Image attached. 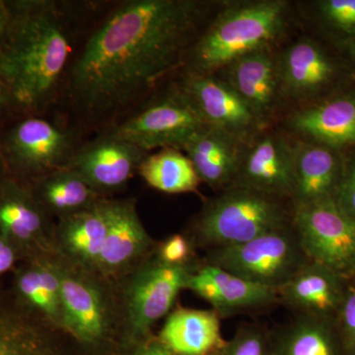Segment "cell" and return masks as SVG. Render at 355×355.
Returning a JSON list of instances; mask_svg holds the SVG:
<instances>
[{
    "label": "cell",
    "instance_id": "obj_1",
    "mask_svg": "<svg viewBox=\"0 0 355 355\" xmlns=\"http://www.w3.org/2000/svg\"><path fill=\"white\" fill-rule=\"evenodd\" d=\"M210 4L200 0H125L105 14L77 49L60 98L78 130H106L181 70Z\"/></svg>",
    "mask_w": 355,
    "mask_h": 355
},
{
    "label": "cell",
    "instance_id": "obj_2",
    "mask_svg": "<svg viewBox=\"0 0 355 355\" xmlns=\"http://www.w3.org/2000/svg\"><path fill=\"white\" fill-rule=\"evenodd\" d=\"M10 6L12 22L0 46V74L14 108L42 116L60 99L89 6L58 0H15Z\"/></svg>",
    "mask_w": 355,
    "mask_h": 355
},
{
    "label": "cell",
    "instance_id": "obj_3",
    "mask_svg": "<svg viewBox=\"0 0 355 355\" xmlns=\"http://www.w3.org/2000/svg\"><path fill=\"white\" fill-rule=\"evenodd\" d=\"M288 6L284 0L227 4L198 35L181 71L216 74L238 58L272 49L286 31Z\"/></svg>",
    "mask_w": 355,
    "mask_h": 355
},
{
    "label": "cell",
    "instance_id": "obj_4",
    "mask_svg": "<svg viewBox=\"0 0 355 355\" xmlns=\"http://www.w3.org/2000/svg\"><path fill=\"white\" fill-rule=\"evenodd\" d=\"M64 330L86 355H120L121 318L114 282L58 256Z\"/></svg>",
    "mask_w": 355,
    "mask_h": 355
},
{
    "label": "cell",
    "instance_id": "obj_5",
    "mask_svg": "<svg viewBox=\"0 0 355 355\" xmlns=\"http://www.w3.org/2000/svg\"><path fill=\"white\" fill-rule=\"evenodd\" d=\"M282 198L232 186L205 200L187 235L196 247L207 250L236 246L292 224V212Z\"/></svg>",
    "mask_w": 355,
    "mask_h": 355
},
{
    "label": "cell",
    "instance_id": "obj_6",
    "mask_svg": "<svg viewBox=\"0 0 355 355\" xmlns=\"http://www.w3.org/2000/svg\"><path fill=\"white\" fill-rule=\"evenodd\" d=\"M198 263L200 261L191 266L167 265L153 253L114 282L121 318V352L153 336L154 326L171 312Z\"/></svg>",
    "mask_w": 355,
    "mask_h": 355
},
{
    "label": "cell",
    "instance_id": "obj_7",
    "mask_svg": "<svg viewBox=\"0 0 355 355\" xmlns=\"http://www.w3.org/2000/svg\"><path fill=\"white\" fill-rule=\"evenodd\" d=\"M80 132L42 116L17 121L0 139L9 174L28 184L67 167L81 146Z\"/></svg>",
    "mask_w": 355,
    "mask_h": 355
},
{
    "label": "cell",
    "instance_id": "obj_8",
    "mask_svg": "<svg viewBox=\"0 0 355 355\" xmlns=\"http://www.w3.org/2000/svg\"><path fill=\"white\" fill-rule=\"evenodd\" d=\"M203 261L254 284L279 289L311 261L291 224L244 244L209 250Z\"/></svg>",
    "mask_w": 355,
    "mask_h": 355
},
{
    "label": "cell",
    "instance_id": "obj_9",
    "mask_svg": "<svg viewBox=\"0 0 355 355\" xmlns=\"http://www.w3.org/2000/svg\"><path fill=\"white\" fill-rule=\"evenodd\" d=\"M207 125L172 84L163 94L146 100L139 108L102 132L149 153L156 148L181 150L196 132Z\"/></svg>",
    "mask_w": 355,
    "mask_h": 355
},
{
    "label": "cell",
    "instance_id": "obj_10",
    "mask_svg": "<svg viewBox=\"0 0 355 355\" xmlns=\"http://www.w3.org/2000/svg\"><path fill=\"white\" fill-rule=\"evenodd\" d=\"M292 225L310 261L336 272L355 266V220L334 198L293 207Z\"/></svg>",
    "mask_w": 355,
    "mask_h": 355
},
{
    "label": "cell",
    "instance_id": "obj_11",
    "mask_svg": "<svg viewBox=\"0 0 355 355\" xmlns=\"http://www.w3.org/2000/svg\"><path fill=\"white\" fill-rule=\"evenodd\" d=\"M55 219L43 209L29 184L9 175L0 182V235L19 252L22 261L55 256Z\"/></svg>",
    "mask_w": 355,
    "mask_h": 355
},
{
    "label": "cell",
    "instance_id": "obj_12",
    "mask_svg": "<svg viewBox=\"0 0 355 355\" xmlns=\"http://www.w3.org/2000/svg\"><path fill=\"white\" fill-rule=\"evenodd\" d=\"M173 84L209 127L232 133L248 144L265 128L234 89L216 74L181 71Z\"/></svg>",
    "mask_w": 355,
    "mask_h": 355
},
{
    "label": "cell",
    "instance_id": "obj_13",
    "mask_svg": "<svg viewBox=\"0 0 355 355\" xmlns=\"http://www.w3.org/2000/svg\"><path fill=\"white\" fill-rule=\"evenodd\" d=\"M0 355H86L62 329L28 310L12 291L0 289Z\"/></svg>",
    "mask_w": 355,
    "mask_h": 355
},
{
    "label": "cell",
    "instance_id": "obj_14",
    "mask_svg": "<svg viewBox=\"0 0 355 355\" xmlns=\"http://www.w3.org/2000/svg\"><path fill=\"white\" fill-rule=\"evenodd\" d=\"M108 231L97 263V272L116 282L155 251L133 198H107Z\"/></svg>",
    "mask_w": 355,
    "mask_h": 355
},
{
    "label": "cell",
    "instance_id": "obj_15",
    "mask_svg": "<svg viewBox=\"0 0 355 355\" xmlns=\"http://www.w3.org/2000/svg\"><path fill=\"white\" fill-rule=\"evenodd\" d=\"M148 153L106 132L81 144L67 166L100 196L109 198L127 186Z\"/></svg>",
    "mask_w": 355,
    "mask_h": 355
},
{
    "label": "cell",
    "instance_id": "obj_16",
    "mask_svg": "<svg viewBox=\"0 0 355 355\" xmlns=\"http://www.w3.org/2000/svg\"><path fill=\"white\" fill-rule=\"evenodd\" d=\"M233 186L292 200L294 144L277 132L260 133L249 144Z\"/></svg>",
    "mask_w": 355,
    "mask_h": 355
},
{
    "label": "cell",
    "instance_id": "obj_17",
    "mask_svg": "<svg viewBox=\"0 0 355 355\" xmlns=\"http://www.w3.org/2000/svg\"><path fill=\"white\" fill-rule=\"evenodd\" d=\"M186 289L209 302L221 318L280 303L279 289L254 284L205 261L191 273Z\"/></svg>",
    "mask_w": 355,
    "mask_h": 355
},
{
    "label": "cell",
    "instance_id": "obj_18",
    "mask_svg": "<svg viewBox=\"0 0 355 355\" xmlns=\"http://www.w3.org/2000/svg\"><path fill=\"white\" fill-rule=\"evenodd\" d=\"M223 80L246 103L254 116L266 127L284 98L280 87L277 58L272 49L254 51L222 69Z\"/></svg>",
    "mask_w": 355,
    "mask_h": 355
},
{
    "label": "cell",
    "instance_id": "obj_19",
    "mask_svg": "<svg viewBox=\"0 0 355 355\" xmlns=\"http://www.w3.org/2000/svg\"><path fill=\"white\" fill-rule=\"evenodd\" d=\"M248 144L232 133L207 125L196 132L181 150L193 163L202 183L224 191L234 184Z\"/></svg>",
    "mask_w": 355,
    "mask_h": 355
},
{
    "label": "cell",
    "instance_id": "obj_20",
    "mask_svg": "<svg viewBox=\"0 0 355 355\" xmlns=\"http://www.w3.org/2000/svg\"><path fill=\"white\" fill-rule=\"evenodd\" d=\"M11 291L28 310L64 330L62 282L57 254L22 261L14 270Z\"/></svg>",
    "mask_w": 355,
    "mask_h": 355
},
{
    "label": "cell",
    "instance_id": "obj_21",
    "mask_svg": "<svg viewBox=\"0 0 355 355\" xmlns=\"http://www.w3.org/2000/svg\"><path fill=\"white\" fill-rule=\"evenodd\" d=\"M107 198L89 209L55 221V243L58 256L72 265L97 270L107 231Z\"/></svg>",
    "mask_w": 355,
    "mask_h": 355
},
{
    "label": "cell",
    "instance_id": "obj_22",
    "mask_svg": "<svg viewBox=\"0 0 355 355\" xmlns=\"http://www.w3.org/2000/svg\"><path fill=\"white\" fill-rule=\"evenodd\" d=\"M282 96L302 102L316 95L335 76V67L314 42L301 39L277 57Z\"/></svg>",
    "mask_w": 355,
    "mask_h": 355
},
{
    "label": "cell",
    "instance_id": "obj_23",
    "mask_svg": "<svg viewBox=\"0 0 355 355\" xmlns=\"http://www.w3.org/2000/svg\"><path fill=\"white\" fill-rule=\"evenodd\" d=\"M335 270L309 261L279 289L280 303L300 316L326 319L340 310L345 293Z\"/></svg>",
    "mask_w": 355,
    "mask_h": 355
},
{
    "label": "cell",
    "instance_id": "obj_24",
    "mask_svg": "<svg viewBox=\"0 0 355 355\" xmlns=\"http://www.w3.org/2000/svg\"><path fill=\"white\" fill-rule=\"evenodd\" d=\"M288 125L312 144L329 148L355 146V97L345 96L299 110Z\"/></svg>",
    "mask_w": 355,
    "mask_h": 355
},
{
    "label": "cell",
    "instance_id": "obj_25",
    "mask_svg": "<svg viewBox=\"0 0 355 355\" xmlns=\"http://www.w3.org/2000/svg\"><path fill=\"white\" fill-rule=\"evenodd\" d=\"M157 338L180 355H214L225 343L221 317L212 309L177 308L166 318Z\"/></svg>",
    "mask_w": 355,
    "mask_h": 355
},
{
    "label": "cell",
    "instance_id": "obj_26",
    "mask_svg": "<svg viewBox=\"0 0 355 355\" xmlns=\"http://www.w3.org/2000/svg\"><path fill=\"white\" fill-rule=\"evenodd\" d=\"M338 165L329 147L297 140L294 144L292 207L331 198Z\"/></svg>",
    "mask_w": 355,
    "mask_h": 355
},
{
    "label": "cell",
    "instance_id": "obj_27",
    "mask_svg": "<svg viewBox=\"0 0 355 355\" xmlns=\"http://www.w3.org/2000/svg\"><path fill=\"white\" fill-rule=\"evenodd\" d=\"M28 184L40 205L55 221L87 209L104 198L78 173L67 167Z\"/></svg>",
    "mask_w": 355,
    "mask_h": 355
},
{
    "label": "cell",
    "instance_id": "obj_28",
    "mask_svg": "<svg viewBox=\"0 0 355 355\" xmlns=\"http://www.w3.org/2000/svg\"><path fill=\"white\" fill-rule=\"evenodd\" d=\"M270 338L272 355H340L335 334L322 318L295 315Z\"/></svg>",
    "mask_w": 355,
    "mask_h": 355
},
{
    "label": "cell",
    "instance_id": "obj_29",
    "mask_svg": "<svg viewBox=\"0 0 355 355\" xmlns=\"http://www.w3.org/2000/svg\"><path fill=\"white\" fill-rule=\"evenodd\" d=\"M137 174L154 190L179 195H200V181L188 156L177 148H162L148 154L142 161Z\"/></svg>",
    "mask_w": 355,
    "mask_h": 355
},
{
    "label": "cell",
    "instance_id": "obj_30",
    "mask_svg": "<svg viewBox=\"0 0 355 355\" xmlns=\"http://www.w3.org/2000/svg\"><path fill=\"white\" fill-rule=\"evenodd\" d=\"M214 355H272L270 333L261 324H242Z\"/></svg>",
    "mask_w": 355,
    "mask_h": 355
},
{
    "label": "cell",
    "instance_id": "obj_31",
    "mask_svg": "<svg viewBox=\"0 0 355 355\" xmlns=\"http://www.w3.org/2000/svg\"><path fill=\"white\" fill-rule=\"evenodd\" d=\"M195 246L187 234H173L157 243L154 254L158 260L171 266H191L197 263Z\"/></svg>",
    "mask_w": 355,
    "mask_h": 355
},
{
    "label": "cell",
    "instance_id": "obj_32",
    "mask_svg": "<svg viewBox=\"0 0 355 355\" xmlns=\"http://www.w3.org/2000/svg\"><path fill=\"white\" fill-rule=\"evenodd\" d=\"M319 12L328 24L355 36V0H327L318 4Z\"/></svg>",
    "mask_w": 355,
    "mask_h": 355
},
{
    "label": "cell",
    "instance_id": "obj_33",
    "mask_svg": "<svg viewBox=\"0 0 355 355\" xmlns=\"http://www.w3.org/2000/svg\"><path fill=\"white\" fill-rule=\"evenodd\" d=\"M340 317L345 349L355 355V288L345 293Z\"/></svg>",
    "mask_w": 355,
    "mask_h": 355
},
{
    "label": "cell",
    "instance_id": "obj_34",
    "mask_svg": "<svg viewBox=\"0 0 355 355\" xmlns=\"http://www.w3.org/2000/svg\"><path fill=\"white\" fill-rule=\"evenodd\" d=\"M121 355H180L173 352L159 340L157 336H153L144 342L137 343L123 350Z\"/></svg>",
    "mask_w": 355,
    "mask_h": 355
},
{
    "label": "cell",
    "instance_id": "obj_35",
    "mask_svg": "<svg viewBox=\"0 0 355 355\" xmlns=\"http://www.w3.org/2000/svg\"><path fill=\"white\" fill-rule=\"evenodd\" d=\"M340 209L355 220V163L340 189L336 200Z\"/></svg>",
    "mask_w": 355,
    "mask_h": 355
},
{
    "label": "cell",
    "instance_id": "obj_36",
    "mask_svg": "<svg viewBox=\"0 0 355 355\" xmlns=\"http://www.w3.org/2000/svg\"><path fill=\"white\" fill-rule=\"evenodd\" d=\"M19 261H22V257L18 250L0 235V277L15 270Z\"/></svg>",
    "mask_w": 355,
    "mask_h": 355
},
{
    "label": "cell",
    "instance_id": "obj_37",
    "mask_svg": "<svg viewBox=\"0 0 355 355\" xmlns=\"http://www.w3.org/2000/svg\"><path fill=\"white\" fill-rule=\"evenodd\" d=\"M11 22H12V9H11L10 1L0 0V46L8 34Z\"/></svg>",
    "mask_w": 355,
    "mask_h": 355
},
{
    "label": "cell",
    "instance_id": "obj_38",
    "mask_svg": "<svg viewBox=\"0 0 355 355\" xmlns=\"http://www.w3.org/2000/svg\"><path fill=\"white\" fill-rule=\"evenodd\" d=\"M11 110H15L12 98H11L10 93H9L8 88H7L6 81L3 80L1 74H0V116L8 113Z\"/></svg>",
    "mask_w": 355,
    "mask_h": 355
},
{
    "label": "cell",
    "instance_id": "obj_39",
    "mask_svg": "<svg viewBox=\"0 0 355 355\" xmlns=\"http://www.w3.org/2000/svg\"><path fill=\"white\" fill-rule=\"evenodd\" d=\"M8 168H7L6 158L2 153L1 146H0V182L9 176Z\"/></svg>",
    "mask_w": 355,
    "mask_h": 355
},
{
    "label": "cell",
    "instance_id": "obj_40",
    "mask_svg": "<svg viewBox=\"0 0 355 355\" xmlns=\"http://www.w3.org/2000/svg\"><path fill=\"white\" fill-rule=\"evenodd\" d=\"M347 51H349L350 55H352V57L354 58L355 60V36L347 38Z\"/></svg>",
    "mask_w": 355,
    "mask_h": 355
}]
</instances>
